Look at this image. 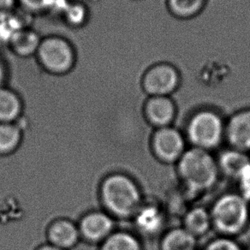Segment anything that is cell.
<instances>
[{"mask_svg": "<svg viewBox=\"0 0 250 250\" xmlns=\"http://www.w3.org/2000/svg\"><path fill=\"white\" fill-rule=\"evenodd\" d=\"M102 209L115 219H133L143 204V194L132 177L122 172L108 174L99 187Z\"/></svg>", "mask_w": 250, "mask_h": 250, "instance_id": "obj_1", "label": "cell"}, {"mask_svg": "<svg viewBox=\"0 0 250 250\" xmlns=\"http://www.w3.org/2000/svg\"><path fill=\"white\" fill-rule=\"evenodd\" d=\"M177 166L181 182L192 193L211 189L219 179L218 160L208 150L192 146L185 151Z\"/></svg>", "mask_w": 250, "mask_h": 250, "instance_id": "obj_2", "label": "cell"}, {"mask_svg": "<svg viewBox=\"0 0 250 250\" xmlns=\"http://www.w3.org/2000/svg\"><path fill=\"white\" fill-rule=\"evenodd\" d=\"M209 212L212 228L224 236L231 237L242 232L250 220L249 202L238 193L219 196Z\"/></svg>", "mask_w": 250, "mask_h": 250, "instance_id": "obj_3", "label": "cell"}, {"mask_svg": "<svg viewBox=\"0 0 250 250\" xmlns=\"http://www.w3.org/2000/svg\"><path fill=\"white\" fill-rule=\"evenodd\" d=\"M35 58L46 73L65 76L77 64V50L71 42L62 35H47L42 38Z\"/></svg>", "mask_w": 250, "mask_h": 250, "instance_id": "obj_4", "label": "cell"}, {"mask_svg": "<svg viewBox=\"0 0 250 250\" xmlns=\"http://www.w3.org/2000/svg\"><path fill=\"white\" fill-rule=\"evenodd\" d=\"M186 133L192 146L210 151L219 146L225 139L226 122L216 111L202 110L189 118Z\"/></svg>", "mask_w": 250, "mask_h": 250, "instance_id": "obj_5", "label": "cell"}, {"mask_svg": "<svg viewBox=\"0 0 250 250\" xmlns=\"http://www.w3.org/2000/svg\"><path fill=\"white\" fill-rule=\"evenodd\" d=\"M181 76L170 62H157L143 74L142 87L149 97L170 96L180 86Z\"/></svg>", "mask_w": 250, "mask_h": 250, "instance_id": "obj_6", "label": "cell"}, {"mask_svg": "<svg viewBox=\"0 0 250 250\" xmlns=\"http://www.w3.org/2000/svg\"><path fill=\"white\" fill-rule=\"evenodd\" d=\"M151 146L157 160L165 164L177 163L187 150L183 134L172 126L156 129Z\"/></svg>", "mask_w": 250, "mask_h": 250, "instance_id": "obj_7", "label": "cell"}, {"mask_svg": "<svg viewBox=\"0 0 250 250\" xmlns=\"http://www.w3.org/2000/svg\"><path fill=\"white\" fill-rule=\"evenodd\" d=\"M77 225L82 240L99 246L117 229L114 218L103 209L86 212Z\"/></svg>", "mask_w": 250, "mask_h": 250, "instance_id": "obj_8", "label": "cell"}, {"mask_svg": "<svg viewBox=\"0 0 250 250\" xmlns=\"http://www.w3.org/2000/svg\"><path fill=\"white\" fill-rule=\"evenodd\" d=\"M225 139L230 148L250 152V108L234 113L226 123Z\"/></svg>", "mask_w": 250, "mask_h": 250, "instance_id": "obj_9", "label": "cell"}, {"mask_svg": "<svg viewBox=\"0 0 250 250\" xmlns=\"http://www.w3.org/2000/svg\"><path fill=\"white\" fill-rule=\"evenodd\" d=\"M46 238L47 243L64 250H72L82 240L77 222L67 218L53 220L46 229Z\"/></svg>", "mask_w": 250, "mask_h": 250, "instance_id": "obj_10", "label": "cell"}, {"mask_svg": "<svg viewBox=\"0 0 250 250\" xmlns=\"http://www.w3.org/2000/svg\"><path fill=\"white\" fill-rule=\"evenodd\" d=\"M146 121L156 129L171 126L177 114V107L170 96L148 97L144 104Z\"/></svg>", "mask_w": 250, "mask_h": 250, "instance_id": "obj_11", "label": "cell"}, {"mask_svg": "<svg viewBox=\"0 0 250 250\" xmlns=\"http://www.w3.org/2000/svg\"><path fill=\"white\" fill-rule=\"evenodd\" d=\"M217 160L219 171L236 181L250 170V156L242 151L229 148L224 151Z\"/></svg>", "mask_w": 250, "mask_h": 250, "instance_id": "obj_12", "label": "cell"}, {"mask_svg": "<svg viewBox=\"0 0 250 250\" xmlns=\"http://www.w3.org/2000/svg\"><path fill=\"white\" fill-rule=\"evenodd\" d=\"M42 38L38 32L31 27L17 32L8 43L11 52L21 59L35 56L38 51Z\"/></svg>", "mask_w": 250, "mask_h": 250, "instance_id": "obj_13", "label": "cell"}, {"mask_svg": "<svg viewBox=\"0 0 250 250\" xmlns=\"http://www.w3.org/2000/svg\"><path fill=\"white\" fill-rule=\"evenodd\" d=\"M24 109L21 95L13 88L0 87V123H18Z\"/></svg>", "mask_w": 250, "mask_h": 250, "instance_id": "obj_14", "label": "cell"}, {"mask_svg": "<svg viewBox=\"0 0 250 250\" xmlns=\"http://www.w3.org/2000/svg\"><path fill=\"white\" fill-rule=\"evenodd\" d=\"M133 219L136 228L146 235L157 234L163 228L165 223L163 210L155 204L144 202Z\"/></svg>", "mask_w": 250, "mask_h": 250, "instance_id": "obj_15", "label": "cell"}, {"mask_svg": "<svg viewBox=\"0 0 250 250\" xmlns=\"http://www.w3.org/2000/svg\"><path fill=\"white\" fill-rule=\"evenodd\" d=\"M29 14L27 11L17 7L11 13L0 18V42L7 45L11 37L22 28H29Z\"/></svg>", "mask_w": 250, "mask_h": 250, "instance_id": "obj_16", "label": "cell"}, {"mask_svg": "<svg viewBox=\"0 0 250 250\" xmlns=\"http://www.w3.org/2000/svg\"><path fill=\"white\" fill-rule=\"evenodd\" d=\"M183 227L198 238L208 232L212 228L211 214L208 209L195 207L184 213Z\"/></svg>", "mask_w": 250, "mask_h": 250, "instance_id": "obj_17", "label": "cell"}, {"mask_svg": "<svg viewBox=\"0 0 250 250\" xmlns=\"http://www.w3.org/2000/svg\"><path fill=\"white\" fill-rule=\"evenodd\" d=\"M197 237L184 227L173 228L164 234L160 243V250H196Z\"/></svg>", "mask_w": 250, "mask_h": 250, "instance_id": "obj_18", "label": "cell"}, {"mask_svg": "<svg viewBox=\"0 0 250 250\" xmlns=\"http://www.w3.org/2000/svg\"><path fill=\"white\" fill-rule=\"evenodd\" d=\"M23 130L18 123H0V156H10L21 146Z\"/></svg>", "mask_w": 250, "mask_h": 250, "instance_id": "obj_19", "label": "cell"}, {"mask_svg": "<svg viewBox=\"0 0 250 250\" xmlns=\"http://www.w3.org/2000/svg\"><path fill=\"white\" fill-rule=\"evenodd\" d=\"M99 250H143V248L139 238L133 233L116 229L101 243Z\"/></svg>", "mask_w": 250, "mask_h": 250, "instance_id": "obj_20", "label": "cell"}, {"mask_svg": "<svg viewBox=\"0 0 250 250\" xmlns=\"http://www.w3.org/2000/svg\"><path fill=\"white\" fill-rule=\"evenodd\" d=\"M207 0H167L170 14L182 20L197 17L205 8Z\"/></svg>", "mask_w": 250, "mask_h": 250, "instance_id": "obj_21", "label": "cell"}, {"mask_svg": "<svg viewBox=\"0 0 250 250\" xmlns=\"http://www.w3.org/2000/svg\"><path fill=\"white\" fill-rule=\"evenodd\" d=\"M62 18L71 28H81L87 23L89 11L83 2L70 1L62 11Z\"/></svg>", "mask_w": 250, "mask_h": 250, "instance_id": "obj_22", "label": "cell"}, {"mask_svg": "<svg viewBox=\"0 0 250 250\" xmlns=\"http://www.w3.org/2000/svg\"><path fill=\"white\" fill-rule=\"evenodd\" d=\"M18 6L29 14L49 11L52 0H17Z\"/></svg>", "mask_w": 250, "mask_h": 250, "instance_id": "obj_23", "label": "cell"}, {"mask_svg": "<svg viewBox=\"0 0 250 250\" xmlns=\"http://www.w3.org/2000/svg\"><path fill=\"white\" fill-rule=\"evenodd\" d=\"M203 250H243V249L231 237L221 236L212 240Z\"/></svg>", "mask_w": 250, "mask_h": 250, "instance_id": "obj_24", "label": "cell"}, {"mask_svg": "<svg viewBox=\"0 0 250 250\" xmlns=\"http://www.w3.org/2000/svg\"><path fill=\"white\" fill-rule=\"evenodd\" d=\"M237 182L239 188L238 194L245 199L247 202H250V170L243 175V177H240Z\"/></svg>", "mask_w": 250, "mask_h": 250, "instance_id": "obj_25", "label": "cell"}, {"mask_svg": "<svg viewBox=\"0 0 250 250\" xmlns=\"http://www.w3.org/2000/svg\"><path fill=\"white\" fill-rule=\"evenodd\" d=\"M17 7V0H0V18L11 13Z\"/></svg>", "mask_w": 250, "mask_h": 250, "instance_id": "obj_26", "label": "cell"}, {"mask_svg": "<svg viewBox=\"0 0 250 250\" xmlns=\"http://www.w3.org/2000/svg\"><path fill=\"white\" fill-rule=\"evenodd\" d=\"M8 68L4 59L0 57V87L6 86L8 80Z\"/></svg>", "mask_w": 250, "mask_h": 250, "instance_id": "obj_27", "label": "cell"}, {"mask_svg": "<svg viewBox=\"0 0 250 250\" xmlns=\"http://www.w3.org/2000/svg\"><path fill=\"white\" fill-rule=\"evenodd\" d=\"M35 250H64L62 249H59L58 247L53 246L50 243H46L45 244H42L41 246H39Z\"/></svg>", "mask_w": 250, "mask_h": 250, "instance_id": "obj_28", "label": "cell"}]
</instances>
